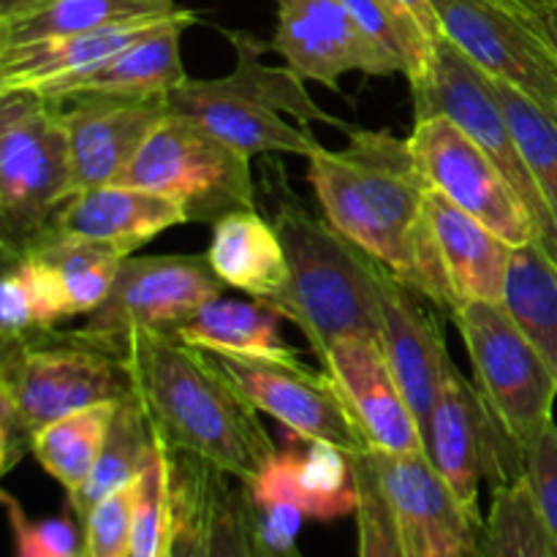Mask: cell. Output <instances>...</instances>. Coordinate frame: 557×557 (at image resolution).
Wrapping results in <instances>:
<instances>
[{
	"label": "cell",
	"instance_id": "obj_1",
	"mask_svg": "<svg viewBox=\"0 0 557 557\" xmlns=\"http://www.w3.org/2000/svg\"><path fill=\"white\" fill-rule=\"evenodd\" d=\"M308 183L332 228L451 319L455 310L424 215L430 185L408 139L348 128L343 150L319 147L308 158Z\"/></svg>",
	"mask_w": 557,
	"mask_h": 557
},
{
	"label": "cell",
	"instance_id": "obj_2",
	"mask_svg": "<svg viewBox=\"0 0 557 557\" xmlns=\"http://www.w3.org/2000/svg\"><path fill=\"white\" fill-rule=\"evenodd\" d=\"M120 357L134 373L152 430L174 455L207 462L243 487L275 460L259 411L210 354L177 332H134Z\"/></svg>",
	"mask_w": 557,
	"mask_h": 557
},
{
	"label": "cell",
	"instance_id": "obj_3",
	"mask_svg": "<svg viewBox=\"0 0 557 557\" xmlns=\"http://www.w3.org/2000/svg\"><path fill=\"white\" fill-rule=\"evenodd\" d=\"M277 194L272 223L286 250L288 281L270 302L297 324L319 362L346 337L381 341V261L305 210L286 185Z\"/></svg>",
	"mask_w": 557,
	"mask_h": 557
},
{
	"label": "cell",
	"instance_id": "obj_4",
	"mask_svg": "<svg viewBox=\"0 0 557 557\" xmlns=\"http://www.w3.org/2000/svg\"><path fill=\"white\" fill-rule=\"evenodd\" d=\"M237 63L221 79H185L169 101V112L194 120L248 158L264 152L310 158L319 139L310 123H330L348 131L343 120L313 101L305 79L288 65H267L261 60L270 44L248 30H226Z\"/></svg>",
	"mask_w": 557,
	"mask_h": 557
},
{
	"label": "cell",
	"instance_id": "obj_5",
	"mask_svg": "<svg viewBox=\"0 0 557 557\" xmlns=\"http://www.w3.org/2000/svg\"><path fill=\"white\" fill-rule=\"evenodd\" d=\"M128 362L71 332L49 330L0 346V457L9 473L47 424L134 395Z\"/></svg>",
	"mask_w": 557,
	"mask_h": 557
},
{
	"label": "cell",
	"instance_id": "obj_6",
	"mask_svg": "<svg viewBox=\"0 0 557 557\" xmlns=\"http://www.w3.org/2000/svg\"><path fill=\"white\" fill-rule=\"evenodd\" d=\"M71 199L63 103L38 90H0V250L20 259Z\"/></svg>",
	"mask_w": 557,
	"mask_h": 557
},
{
	"label": "cell",
	"instance_id": "obj_7",
	"mask_svg": "<svg viewBox=\"0 0 557 557\" xmlns=\"http://www.w3.org/2000/svg\"><path fill=\"white\" fill-rule=\"evenodd\" d=\"M114 183L172 199L190 223L256 210L250 158L183 114H169Z\"/></svg>",
	"mask_w": 557,
	"mask_h": 557
},
{
	"label": "cell",
	"instance_id": "obj_8",
	"mask_svg": "<svg viewBox=\"0 0 557 557\" xmlns=\"http://www.w3.org/2000/svg\"><path fill=\"white\" fill-rule=\"evenodd\" d=\"M479 395L506 433L528 449L553 424L557 381L504 302H466L455 310Z\"/></svg>",
	"mask_w": 557,
	"mask_h": 557
},
{
	"label": "cell",
	"instance_id": "obj_9",
	"mask_svg": "<svg viewBox=\"0 0 557 557\" xmlns=\"http://www.w3.org/2000/svg\"><path fill=\"white\" fill-rule=\"evenodd\" d=\"M411 96L413 120L449 117L493 158L495 166L506 174L531 210L539 226V243L557 259V221L522 161L493 79L476 69L455 44L441 38L435 44L428 74L411 85Z\"/></svg>",
	"mask_w": 557,
	"mask_h": 557
},
{
	"label": "cell",
	"instance_id": "obj_10",
	"mask_svg": "<svg viewBox=\"0 0 557 557\" xmlns=\"http://www.w3.org/2000/svg\"><path fill=\"white\" fill-rule=\"evenodd\" d=\"M223 288L207 253L128 256L101 308L74 332L120 357L134 332H177L210 299L223 297Z\"/></svg>",
	"mask_w": 557,
	"mask_h": 557
},
{
	"label": "cell",
	"instance_id": "obj_11",
	"mask_svg": "<svg viewBox=\"0 0 557 557\" xmlns=\"http://www.w3.org/2000/svg\"><path fill=\"white\" fill-rule=\"evenodd\" d=\"M424 449L457 500L476 517H482L479 484L498 490L525 479V449L506 433L457 364L433 408Z\"/></svg>",
	"mask_w": 557,
	"mask_h": 557
},
{
	"label": "cell",
	"instance_id": "obj_12",
	"mask_svg": "<svg viewBox=\"0 0 557 557\" xmlns=\"http://www.w3.org/2000/svg\"><path fill=\"white\" fill-rule=\"evenodd\" d=\"M441 33L493 82L557 117V52L515 0H430Z\"/></svg>",
	"mask_w": 557,
	"mask_h": 557
},
{
	"label": "cell",
	"instance_id": "obj_13",
	"mask_svg": "<svg viewBox=\"0 0 557 557\" xmlns=\"http://www.w3.org/2000/svg\"><path fill=\"white\" fill-rule=\"evenodd\" d=\"M408 145L430 188L479 218L511 248L539 243V226L522 196L460 125L449 117L413 120Z\"/></svg>",
	"mask_w": 557,
	"mask_h": 557
},
{
	"label": "cell",
	"instance_id": "obj_14",
	"mask_svg": "<svg viewBox=\"0 0 557 557\" xmlns=\"http://www.w3.org/2000/svg\"><path fill=\"white\" fill-rule=\"evenodd\" d=\"M210 354V351H207ZM256 411L267 413L299 441L332 444L348 455L370 451L341 389L326 370H310L294 357L210 354Z\"/></svg>",
	"mask_w": 557,
	"mask_h": 557
},
{
	"label": "cell",
	"instance_id": "obj_15",
	"mask_svg": "<svg viewBox=\"0 0 557 557\" xmlns=\"http://www.w3.org/2000/svg\"><path fill=\"white\" fill-rule=\"evenodd\" d=\"M277 25L270 49L302 79L341 90V76L400 74L395 60L357 25L343 0H275Z\"/></svg>",
	"mask_w": 557,
	"mask_h": 557
},
{
	"label": "cell",
	"instance_id": "obj_16",
	"mask_svg": "<svg viewBox=\"0 0 557 557\" xmlns=\"http://www.w3.org/2000/svg\"><path fill=\"white\" fill-rule=\"evenodd\" d=\"M411 557H479L484 517L471 515L424 451H368Z\"/></svg>",
	"mask_w": 557,
	"mask_h": 557
},
{
	"label": "cell",
	"instance_id": "obj_17",
	"mask_svg": "<svg viewBox=\"0 0 557 557\" xmlns=\"http://www.w3.org/2000/svg\"><path fill=\"white\" fill-rule=\"evenodd\" d=\"M60 103L69 141L71 196L114 183L152 131L172 114L166 98L85 92Z\"/></svg>",
	"mask_w": 557,
	"mask_h": 557
},
{
	"label": "cell",
	"instance_id": "obj_18",
	"mask_svg": "<svg viewBox=\"0 0 557 557\" xmlns=\"http://www.w3.org/2000/svg\"><path fill=\"white\" fill-rule=\"evenodd\" d=\"M381 283V348L395 370L408 406L417 413L422 435L428 438L430 417L441 389L449 379L451 362L446 348L441 310L428 297L397 277L389 267H379Z\"/></svg>",
	"mask_w": 557,
	"mask_h": 557
},
{
	"label": "cell",
	"instance_id": "obj_19",
	"mask_svg": "<svg viewBox=\"0 0 557 557\" xmlns=\"http://www.w3.org/2000/svg\"><path fill=\"white\" fill-rule=\"evenodd\" d=\"M324 370L341 389L354 422L362 430L370 451L411 455L424 451V435L417 413L386 362L384 348L373 337H346L324 357Z\"/></svg>",
	"mask_w": 557,
	"mask_h": 557
},
{
	"label": "cell",
	"instance_id": "obj_20",
	"mask_svg": "<svg viewBox=\"0 0 557 557\" xmlns=\"http://www.w3.org/2000/svg\"><path fill=\"white\" fill-rule=\"evenodd\" d=\"M196 11L177 9L174 14L141 16V20L117 22L74 36L44 38L22 47H0V90H38L44 96H54L74 79L117 58L136 41Z\"/></svg>",
	"mask_w": 557,
	"mask_h": 557
},
{
	"label": "cell",
	"instance_id": "obj_21",
	"mask_svg": "<svg viewBox=\"0 0 557 557\" xmlns=\"http://www.w3.org/2000/svg\"><path fill=\"white\" fill-rule=\"evenodd\" d=\"M424 215L451 310L466 302H500L515 248L433 188L424 199Z\"/></svg>",
	"mask_w": 557,
	"mask_h": 557
},
{
	"label": "cell",
	"instance_id": "obj_22",
	"mask_svg": "<svg viewBox=\"0 0 557 557\" xmlns=\"http://www.w3.org/2000/svg\"><path fill=\"white\" fill-rule=\"evenodd\" d=\"M248 490L256 506L292 504L310 520H341L357 511L359 487L351 455L332 444L286 446Z\"/></svg>",
	"mask_w": 557,
	"mask_h": 557
},
{
	"label": "cell",
	"instance_id": "obj_23",
	"mask_svg": "<svg viewBox=\"0 0 557 557\" xmlns=\"http://www.w3.org/2000/svg\"><path fill=\"white\" fill-rule=\"evenodd\" d=\"M183 223H190L188 215L172 199H163L150 190L109 183L71 196L58 210L47 234L107 243L120 253L131 256L161 232L183 226Z\"/></svg>",
	"mask_w": 557,
	"mask_h": 557
},
{
	"label": "cell",
	"instance_id": "obj_24",
	"mask_svg": "<svg viewBox=\"0 0 557 557\" xmlns=\"http://www.w3.org/2000/svg\"><path fill=\"white\" fill-rule=\"evenodd\" d=\"M199 16L190 14L152 36L141 38L134 47L120 52L109 63L98 65L90 74L79 76L63 90L49 98L85 96V92H103V96H128V98H169L180 85H185L188 74L183 65V33L196 25Z\"/></svg>",
	"mask_w": 557,
	"mask_h": 557
},
{
	"label": "cell",
	"instance_id": "obj_25",
	"mask_svg": "<svg viewBox=\"0 0 557 557\" xmlns=\"http://www.w3.org/2000/svg\"><path fill=\"white\" fill-rule=\"evenodd\" d=\"M207 261L226 286L253 299L277 297L288 281L281 234L256 210L232 212L212 226Z\"/></svg>",
	"mask_w": 557,
	"mask_h": 557
},
{
	"label": "cell",
	"instance_id": "obj_26",
	"mask_svg": "<svg viewBox=\"0 0 557 557\" xmlns=\"http://www.w3.org/2000/svg\"><path fill=\"white\" fill-rule=\"evenodd\" d=\"M283 313L270 299L215 297L177 330L190 346L210 354H243V357H294L297 348L281 337Z\"/></svg>",
	"mask_w": 557,
	"mask_h": 557
},
{
	"label": "cell",
	"instance_id": "obj_27",
	"mask_svg": "<svg viewBox=\"0 0 557 557\" xmlns=\"http://www.w3.org/2000/svg\"><path fill=\"white\" fill-rule=\"evenodd\" d=\"M177 9H183L177 0H44L22 14L0 20V47L74 36L141 16L174 14Z\"/></svg>",
	"mask_w": 557,
	"mask_h": 557
},
{
	"label": "cell",
	"instance_id": "obj_28",
	"mask_svg": "<svg viewBox=\"0 0 557 557\" xmlns=\"http://www.w3.org/2000/svg\"><path fill=\"white\" fill-rule=\"evenodd\" d=\"M500 302L557 381V259L542 243L515 248Z\"/></svg>",
	"mask_w": 557,
	"mask_h": 557
},
{
	"label": "cell",
	"instance_id": "obj_29",
	"mask_svg": "<svg viewBox=\"0 0 557 557\" xmlns=\"http://www.w3.org/2000/svg\"><path fill=\"white\" fill-rule=\"evenodd\" d=\"M152 444H156V430H152L150 417H147L145 403L134 392V395L117 403L107 444H103L101 457H98L85 487L69 495V509L74 511L79 525L103 498H109L112 493L128 487L139 479Z\"/></svg>",
	"mask_w": 557,
	"mask_h": 557
},
{
	"label": "cell",
	"instance_id": "obj_30",
	"mask_svg": "<svg viewBox=\"0 0 557 557\" xmlns=\"http://www.w3.org/2000/svg\"><path fill=\"white\" fill-rule=\"evenodd\" d=\"M22 256H33L47 267L63 294L71 319L90 315L92 310L101 308L117 277L120 264L128 259L107 243L65 237V234H47Z\"/></svg>",
	"mask_w": 557,
	"mask_h": 557
},
{
	"label": "cell",
	"instance_id": "obj_31",
	"mask_svg": "<svg viewBox=\"0 0 557 557\" xmlns=\"http://www.w3.org/2000/svg\"><path fill=\"white\" fill-rule=\"evenodd\" d=\"M114 411L117 403L82 408L33 435L30 455L65 490V495H74L90 479L107 444Z\"/></svg>",
	"mask_w": 557,
	"mask_h": 557
},
{
	"label": "cell",
	"instance_id": "obj_32",
	"mask_svg": "<svg viewBox=\"0 0 557 557\" xmlns=\"http://www.w3.org/2000/svg\"><path fill=\"white\" fill-rule=\"evenodd\" d=\"M3 292H0V346L20 343L41 332L58 330L71 319L60 288L47 267L33 256L3 261Z\"/></svg>",
	"mask_w": 557,
	"mask_h": 557
},
{
	"label": "cell",
	"instance_id": "obj_33",
	"mask_svg": "<svg viewBox=\"0 0 557 557\" xmlns=\"http://www.w3.org/2000/svg\"><path fill=\"white\" fill-rule=\"evenodd\" d=\"M479 557H557V542L544 525L525 479L493 490L484 517Z\"/></svg>",
	"mask_w": 557,
	"mask_h": 557
},
{
	"label": "cell",
	"instance_id": "obj_34",
	"mask_svg": "<svg viewBox=\"0 0 557 557\" xmlns=\"http://www.w3.org/2000/svg\"><path fill=\"white\" fill-rule=\"evenodd\" d=\"M520 156L557 221V117L517 87L493 82Z\"/></svg>",
	"mask_w": 557,
	"mask_h": 557
},
{
	"label": "cell",
	"instance_id": "obj_35",
	"mask_svg": "<svg viewBox=\"0 0 557 557\" xmlns=\"http://www.w3.org/2000/svg\"><path fill=\"white\" fill-rule=\"evenodd\" d=\"M205 498L207 557H256L253 500L248 490L226 482V473L196 460Z\"/></svg>",
	"mask_w": 557,
	"mask_h": 557
},
{
	"label": "cell",
	"instance_id": "obj_36",
	"mask_svg": "<svg viewBox=\"0 0 557 557\" xmlns=\"http://www.w3.org/2000/svg\"><path fill=\"white\" fill-rule=\"evenodd\" d=\"M174 455L156 435L150 455L136 479L134 547L131 557H163L172 539Z\"/></svg>",
	"mask_w": 557,
	"mask_h": 557
},
{
	"label": "cell",
	"instance_id": "obj_37",
	"mask_svg": "<svg viewBox=\"0 0 557 557\" xmlns=\"http://www.w3.org/2000/svg\"><path fill=\"white\" fill-rule=\"evenodd\" d=\"M357 25L397 63L408 85H417L430 69L435 44L397 0H343Z\"/></svg>",
	"mask_w": 557,
	"mask_h": 557
},
{
	"label": "cell",
	"instance_id": "obj_38",
	"mask_svg": "<svg viewBox=\"0 0 557 557\" xmlns=\"http://www.w3.org/2000/svg\"><path fill=\"white\" fill-rule=\"evenodd\" d=\"M354 473H357L359 504L354 511L357 520V557H411L406 536L400 531L395 509L386 498L368 451L351 455Z\"/></svg>",
	"mask_w": 557,
	"mask_h": 557
},
{
	"label": "cell",
	"instance_id": "obj_39",
	"mask_svg": "<svg viewBox=\"0 0 557 557\" xmlns=\"http://www.w3.org/2000/svg\"><path fill=\"white\" fill-rule=\"evenodd\" d=\"M136 482L103 498L82 522V557H131Z\"/></svg>",
	"mask_w": 557,
	"mask_h": 557
},
{
	"label": "cell",
	"instance_id": "obj_40",
	"mask_svg": "<svg viewBox=\"0 0 557 557\" xmlns=\"http://www.w3.org/2000/svg\"><path fill=\"white\" fill-rule=\"evenodd\" d=\"M172 557H207L199 468H196L194 457L185 455H174Z\"/></svg>",
	"mask_w": 557,
	"mask_h": 557
},
{
	"label": "cell",
	"instance_id": "obj_41",
	"mask_svg": "<svg viewBox=\"0 0 557 557\" xmlns=\"http://www.w3.org/2000/svg\"><path fill=\"white\" fill-rule=\"evenodd\" d=\"M525 484L557 542V424L553 422L525 449Z\"/></svg>",
	"mask_w": 557,
	"mask_h": 557
},
{
	"label": "cell",
	"instance_id": "obj_42",
	"mask_svg": "<svg viewBox=\"0 0 557 557\" xmlns=\"http://www.w3.org/2000/svg\"><path fill=\"white\" fill-rule=\"evenodd\" d=\"M3 506L5 515H9L11 536H14V557H60L47 542H44L36 522L22 511V506L14 500V495L3 493Z\"/></svg>",
	"mask_w": 557,
	"mask_h": 557
},
{
	"label": "cell",
	"instance_id": "obj_43",
	"mask_svg": "<svg viewBox=\"0 0 557 557\" xmlns=\"http://www.w3.org/2000/svg\"><path fill=\"white\" fill-rule=\"evenodd\" d=\"M522 11L533 20V25L544 33L549 47L557 52V3H528V0H515Z\"/></svg>",
	"mask_w": 557,
	"mask_h": 557
},
{
	"label": "cell",
	"instance_id": "obj_44",
	"mask_svg": "<svg viewBox=\"0 0 557 557\" xmlns=\"http://www.w3.org/2000/svg\"><path fill=\"white\" fill-rule=\"evenodd\" d=\"M397 3L413 16V22L422 27L424 36H428L430 41L438 44L441 38H444V33H441V25H438V16H435V9L430 0H397Z\"/></svg>",
	"mask_w": 557,
	"mask_h": 557
},
{
	"label": "cell",
	"instance_id": "obj_45",
	"mask_svg": "<svg viewBox=\"0 0 557 557\" xmlns=\"http://www.w3.org/2000/svg\"><path fill=\"white\" fill-rule=\"evenodd\" d=\"M38 3H44V0H0V20L22 14V11L33 9V5H38Z\"/></svg>",
	"mask_w": 557,
	"mask_h": 557
},
{
	"label": "cell",
	"instance_id": "obj_46",
	"mask_svg": "<svg viewBox=\"0 0 557 557\" xmlns=\"http://www.w3.org/2000/svg\"><path fill=\"white\" fill-rule=\"evenodd\" d=\"M253 539H256V533H253ZM256 557H302V553L297 549V544H294V547L275 549V547H267V544H261L259 539H256Z\"/></svg>",
	"mask_w": 557,
	"mask_h": 557
},
{
	"label": "cell",
	"instance_id": "obj_47",
	"mask_svg": "<svg viewBox=\"0 0 557 557\" xmlns=\"http://www.w3.org/2000/svg\"><path fill=\"white\" fill-rule=\"evenodd\" d=\"M163 557H172V539H169V547H166V553H163Z\"/></svg>",
	"mask_w": 557,
	"mask_h": 557
},
{
	"label": "cell",
	"instance_id": "obj_48",
	"mask_svg": "<svg viewBox=\"0 0 557 557\" xmlns=\"http://www.w3.org/2000/svg\"><path fill=\"white\" fill-rule=\"evenodd\" d=\"M528 3H557V0H528Z\"/></svg>",
	"mask_w": 557,
	"mask_h": 557
}]
</instances>
